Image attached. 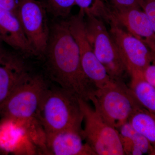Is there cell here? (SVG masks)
<instances>
[{"instance_id":"6da1fadb","label":"cell","mask_w":155,"mask_h":155,"mask_svg":"<svg viewBox=\"0 0 155 155\" xmlns=\"http://www.w3.org/2000/svg\"><path fill=\"white\" fill-rule=\"evenodd\" d=\"M43 59L50 78L79 99L90 101L97 89L84 72L78 45L67 20L54 23Z\"/></svg>"},{"instance_id":"7a4b0ae2","label":"cell","mask_w":155,"mask_h":155,"mask_svg":"<svg viewBox=\"0 0 155 155\" xmlns=\"http://www.w3.org/2000/svg\"><path fill=\"white\" fill-rule=\"evenodd\" d=\"M78 99L61 87L49 86L42 98L36 116L44 133L66 129L82 130L83 114Z\"/></svg>"},{"instance_id":"3957f363","label":"cell","mask_w":155,"mask_h":155,"mask_svg":"<svg viewBox=\"0 0 155 155\" xmlns=\"http://www.w3.org/2000/svg\"><path fill=\"white\" fill-rule=\"evenodd\" d=\"M90 101L105 121L117 130L128 122L140 104L125 82L114 81L109 86L97 89Z\"/></svg>"},{"instance_id":"277c9868","label":"cell","mask_w":155,"mask_h":155,"mask_svg":"<svg viewBox=\"0 0 155 155\" xmlns=\"http://www.w3.org/2000/svg\"><path fill=\"white\" fill-rule=\"evenodd\" d=\"M49 86L41 75L29 74L0 107V117L12 122L36 119L42 98Z\"/></svg>"},{"instance_id":"5b68a950","label":"cell","mask_w":155,"mask_h":155,"mask_svg":"<svg viewBox=\"0 0 155 155\" xmlns=\"http://www.w3.org/2000/svg\"><path fill=\"white\" fill-rule=\"evenodd\" d=\"M84 14L87 33L97 58L112 80L125 82L130 75L104 22L90 12Z\"/></svg>"},{"instance_id":"8992f818","label":"cell","mask_w":155,"mask_h":155,"mask_svg":"<svg viewBox=\"0 0 155 155\" xmlns=\"http://www.w3.org/2000/svg\"><path fill=\"white\" fill-rule=\"evenodd\" d=\"M91 12L107 23L122 27L144 42L155 54V32L141 8H117L103 0H94Z\"/></svg>"},{"instance_id":"52a82bcc","label":"cell","mask_w":155,"mask_h":155,"mask_svg":"<svg viewBox=\"0 0 155 155\" xmlns=\"http://www.w3.org/2000/svg\"><path fill=\"white\" fill-rule=\"evenodd\" d=\"M78 100L84 122L82 136L95 155H125L118 130L105 121L88 102Z\"/></svg>"},{"instance_id":"ba28073f","label":"cell","mask_w":155,"mask_h":155,"mask_svg":"<svg viewBox=\"0 0 155 155\" xmlns=\"http://www.w3.org/2000/svg\"><path fill=\"white\" fill-rule=\"evenodd\" d=\"M46 10L37 0H19L17 15L36 57L43 58L49 38Z\"/></svg>"},{"instance_id":"9c48e42d","label":"cell","mask_w":155,"mask_h":155,"mask_svg":"<svg viewBox=\"0 0 155 155\" xmlns=\"http://www.w3.org/2000/svg\"><path fill=\"white\" fill-rule=\"evenodd\" d=\"M84 17V11L80 9L78 14L70 17L67 22L78 45L84 72L95 86L102 87L110 82V77L96 56L87 33Z\"/></svg>"},{"instance_id":"30bf717a","label":"cell","mask_w":155,"mask_h":155,"mask_svg":"<svg viewBox=\"0 0 155 155\" xmlns=\"http://www.w3.org/2000/svg\"><path fill=\"white\" fill-rule=\"evenodd\" d=\"M109 31L129 75L143 73L153 61V53L144 42L114 23H108Z\"/></svg>"},{"instance_id":"8fae6325","label":"cell","mask_w":155,"mask_h":155,"mask_svg":"<svg viewBox=\"0 0 155 155\" xmlns=\"http://www.w3.org/2000/svg\"><path fill=\"white\" fill-rule=\"evenodd\" d=\"M82 130L66 129L45 133L46 147L54 155H96L84 141Z\"/></svg>"},{"instance_id":"7c38bea8","label":"cell","mask_w":155,"mask_h":155,"mask_svg":"<svg viewBox=\"0 0 155 155\" xmlns=\"http://www.w3.org/2000/svg\"><path fill=\"white\" fill-rule=\"evenodd\" d=\"M29 74L21 58L6 53L0 61V107Z\"/></svg>"},{"instance_id":"4fadbf2b","label":"cell","mask_w":155,"mask_h":155,"mask_svg":"<svg viewBox=\"0 0 155 155\" xmlns=\"http://www.w3.org/2000/svg\"><path fill=\"white\" fill-rule=\"evenodd\" d=\"M0 39L24 56H35L17 14L1 7Z\"/></svg>"},{"instance_id":"5bb4252c","label":"cell","mask_w":155,"mask_h":155,"mask_svg":"<svg viewBox=\"0 0 155 155\" xmlns=\"http://www.w3.org/2000/svg\"><path fill=\"white\" fill-rule=\"evenodd\" d=\"M125 155H152L153 147L141 134L127 122L118 129Z\"/></svg>"},{"instance_id":"9a60e30c","label":"cell","mask_w":155,"mask_h":155,"mask_svg":"<svg viewBox=\"0 0 155 155\" xmlns=\"http://www.w3.org/2000/svg\"><path fill=\"white\" fill-rule=\"evenodd\" d=\"M129 87L138 103L155 115V88L144 78L143 73L130 76Z\"/></svg>"},{"instance_id":"2e32d148","label":"cell","mask_w":155,"mask_h":155,"mask_svg":"<svg viewBox=\"0 0 155 155\" xmlns=\"http://www.w3.org/2000/svg\"><path fill=\"white\" fill-rule=\"evenodd\" d=\"M128 122L136 130L144 136L153 147L155 155V115L150 113L140 104Z\"/></svg>"},{"instance_id":"e0dca14e","label":"cell","mask_w":155,"mask_h":155,"mask_svg":"<svg viewBox=\"0 0 155 155\" xmlns=\"http://www.w3.org/2000/svg\"><path fill=\"white\" fill-rule=\"evenodd\" d=\"M47 11L57 17L64 18L69 16L75 5V0H42Z\"/></svg>"},{"instance_id":"ac0fdd59","label":"cell","mask_w":155,"mask_h":155,"mask_svg":"<svg viewBox=\"0 0 155 155\" xmlns=\"http://www.w3.org/2000/svg\"><path fill=\"white\" fill-rule=\"evenodd\" d=\"M140 7L147 16L155 32V0H138Z\"/></svg>"},{"instance_id":"d6986e66","label":"cell","mask_w":155,"mask_h":155,"mask_svg":"<svg viewBox=\"0 0 155 155\" xmlns=\"http://www.w3.org/2000/svg\"><path fill=\"white\" fill-rule=\"evenodd\" d=\"M110 6L117 8H128L140 7L138 0H104Z\"/></svg>"},{"instance_id":"ffe728a7","label":"cell","mask_w":155,"mask_h":155,"mask_svg":"<svg viewBox=\"0 0 155 155\" xmlns=\"http://www.w3.org/2000/svg\"><path fill=\"white\" fill-rule=\"evenodd\" d=\"M153 53L152 62L144 70L143 75L145 79L155 88V54Z\"/></svg>"},{"instance_id":"44dd1931","label":"cell","mask_w":155,"mask_h":155,"mask_svg":"<svg viewBox=\"0 0 155 155\" xmlns=\"http://www.w3.org/2000/svg\"><path fill=\"white\" fill-rule=\"evenodd\" d=\"M19 0H0V7L17 14Z\"/></svg>"},{"instance_id":"7402d4cb","label":"cell","mask_w":155,"mask_h":155,"mask_svg":"<svg viewBox=\"0 0 155 155\" xmlns=\"http://www.w3.org/2000/svg\"><path fill=\"white\" fill-rule=\"evenodd\" d=\"M76 5L83 10L84 13L88 11L92 6L94 0H75Z\"/></svg>"},{"instance_id":"603a6c76","label":"cell","mask_w":155,"mask_h":155,"mask_svg":"<svg viewBox=\"0 0 155 155\" xmlns=\"http://www.w3.org/2000/svg\"><path fill=\"white\" fill-rule=\"evenodd\" d=\"M6 54V52L2 49V47L0 46V61H2V59L4 58Z\"/></svg>"},{"instance_id":"cb8c5ba5","label":"cell","mask_w":155,"mask_h":155,"mask_svg":"<svg viewBox=\"0 0 155 155\" xmlns=\"http://www.w3.org/2000/svg\"><path fill=\"white\" fill-rule=\"evenodd\" d=\"M2 143H1V142L0 141V152L2 151Z\"/></svg>"}]
</instances>
